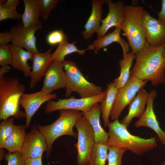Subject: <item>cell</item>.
Segmentation results:
<instances>
[{
	"label": "cell",
	"instance_id": "cell-23",
	"mask_svg": "<svg viewBox=\"0 0 165 165\" xmlns=\"http://www.w3.org/2000/svg\"><path fill=\"white\" fill-rule=\"evenodd\" d=\"M25 126L15 125L11 133L5 140L0 148L7 150L9 153L20 152L26 137Z\"/></svg>",
	"mask_w": 165,
	"mask_h": 165
},
{
	"label": "cell",
	"instance_id": "cell-10",
	"mask_svg": "<svg viewBox=\"0 0 165 165\" xmlns=\"http://www.w3.org/2000/svg\"><path fill=\"white\" fill-rule=\"evenodd\" d=\"M42 28V26L24 28L22 22L13 25L9 31L12 37V45L24 48L34 54L39 52L36 46L35 33Z\"/></svg>",
	"mask_w": 165,
	"mask_h": 165
},
{
	"label": "cell",
	"instance_id": "cell-22",
	"mask_svg": "<svg viewBox=\"0 0 165 165\" xmlns=\"http://www.w3.org/2000/svg\"><path fill=\"white\" fill-rule=\"evenodd\" d=\"M12 52L13 59L11 65L15 69L22 72L25 77L30 76L31 68L28 63L32 60L34 53L23 48L8 44Z\"/></svg>",
	"mask_w": 165,
	"mask_h": 165
},
{
	"label": "cell",
	"instance_id": "cell-17",
	"mask_svg": "<svg viewBox=\"0 0 165 165\" xmlns=\"http://www.w3.org/2000/svg\"><path fill=\"white\" fill-rule=\"evenodd\" d=\"M52 49L51 47L44 52H39L34 54L32 60V70L30 75L29 87L30 88H34L37 83L44 76L52 62Z\"/></svg>",
	"mask_w": 165,
	"mask_h": 165
},
{
	"label": "cell",
	"instance_id": "cell-39",
	"mask_svg": "<svg viewBox=\"0 0 165 165\" xmlns=\"http://www.w3.org/2000/svg\"><path fill=\"white\" fill-rule=\"evenodd\" d=\"M158 14V20L161 21L165 22V0H162L161 9Z\"/></svg>",
	"mask_w": 165,
	"mask_h": 165
},
{
	"label": "cell",
	"instance_id": "cell-36",
	"mask_svg": "<svg viewBox=\"0 0 165 165\" xmlns=\"http://www.w3.org/2000/svg\"><path fill=\"white\" fill-rule=\"evenodd\" d=\"M12 35L10 32L0 33V45H7L9 42H12Z\"/></svg>",
	"mask_w": 165,
	"mask_h": 165
},
{
	"label": "cell",
	"instance_id": "cell-1",
	"mask_svg": "<svg viewBox=\"0 0 165 165\" xmlns=\"http://www.w3.org/2000/svg\"><path fill=\"white\" fill-rule=\"evenodd\" d=\"M165 44L154 46L148 44L136 55V62L130 71V75L149 81L156 86L165 81V58L163 52Z\"/></svg>",
	"mask_w": 165,
	"mask_h": 165
},
{
	"label": "cell",
	"instance_id": "cell-25",
	"mask_svg": "<svg viewBox=\"0 0 165 165\" xmlns=\"http://www.w3.org/2000/svg\"><path fill=\"white\" fill-rule=\"evenodd\" d=\"M123 59H120L119 61L120 75L113 82L115 86L118 90L124 86L129 80L130 77V69L136 57V55L131 52L123 54Z\"/></svg>",
	"mask_w": 165,
	"mask_h": 165
},
{
	"label": "cell",
	"instance_id": "cell-18",
	"mask_svg": "<svg viewBox=\"0 0 165 165\" xmlns=\"http://www.w3.org/2000/svg\"><path fill=\"white\" fill-rule=\"evenodd\" d=\"M105 0H92L91 12L82 31L84 40L90 38L94 34L98 32L101 27L103 13L102 6Z\"/></svg>",
	"mask_w": 165,
	"mask_h": 165
},
{
	"label": "cell",
	"instance_id": "cell-41",
	"mask_svg": "<svg viewBox=\"0 0 165 165\" xmlns=\"http://www.w3.org/2000/svg\"><path fill=\"white\" fill-rule=\"evenodd\" d=\"M163 56L165 58V46L163 52Z\"/></svg>",
	"mask_w": 165,
	"mask_h": 165
},
{
	"label": "cell",
	"instance_id": "cell-19",
	"mask_svg": "<svg viewBox=\"0 0 165 165\" xmlns=\"http://www.w3.org/2000/svg\"><path fill=\"white\" fill-rule=\"evenodd\" d=\"M121 28L119 27H115L114 31L107 35H104L97 38L94 40L92 44L89 45L86 50H94V53L97 54L98 51L101 49L105 48L114 42H117L121 46L123 54L128 52L129 50V45L123 38L120 36Z\"/></svg>",
	"mask_w": 165,
	"mask_h": 165
},
{
	"label": "cell",
	"instance_id": "cell-9",
	"mask_svg": "<svg viewBox=\"0 0 165 165\" xmlns=\"http://www.w3.org/2000/svg\"><path fill=\"white\" fill-rule=\"evenodd\" d=\"M147 82L130 75L125 85L118 90L110 115L112 120L118 119L124 109L130 104L137 93L146 85Z\"/></svg>",
	"mask_w": 165,
	"mask_h": 165
},
{
	"label": "cell",
	"instance_id": "cell-14",
	"mask_svg": "<svg viewBox=\"0 0 165 165\" xmlns=\"http://www.w3.org/2000/svg\"><path fill=\"white\" fill-rule=\"evenodd\" d=\"M156 95V92L153 90L149 93L146 108L135 122L134 126L136 128L145 127L150 128L157 134L162 144L165 145V133L160 128L153 110V101Z\"/></svg>",
	"mask_w": 165,
	"mask_h": 165
},
{
	"label": "cell",
	"instance_id": "cell-5",
	"mask_svg": "<svg viewBox=\"0 0 165 165\" xmlns=\"http://www.w3.org/2000/svg\"><path fill=\"white\" fill-rule=\"evenodd\" d=\"M58 118L52 124L42 126L38 125L37 128L44 136L47 144V156L50 154L54 141L62 136L66 135L76 138L77 134L73 128L79 118L82 115L79 111L63 109L59 110Z\"/></svg>",
	"mask_w": 165,
	"mask_h": 165
},
{
	"label": "cell",
	"instance_id": "cell-38",
	"mask_svg": "<svg viewBox=\"0 0 165 165\" xmlns=\"http://www.w3.org/2000/svg\"><path fill=\"white\" fill-rule=\"evenodd\" d=\"M42 156L35 159H25L24 165H42Z\"/></svg>",
	"mask_w": 165,
	"mask_h": 165
},
{
	"label": "cell",
	"instance_id": "cell-13",
	"mask_svg": "<svg viewBox=\"0 0 165 165\" xmlns=\"http://www.w3.org/2000/svg\"><path fill=\"white\" fill-rule=\"evenodd\" d=\"M108 11L106 16L101 20V24L97 33V38L103 36L111 28L120 27L123 23L124 17V8L126 5L122 1L113 2L105 0Z\"/></svg>",
	"mask_w": 165,
	"mask_h": 165
},
{
	"label": "cell",
	"instance_id": "cell-7",
	"mask_svg": "<svg viewBox=\"0 0 165 165\" xmlns=\"http://www.w3.org/2000/svg\"><path fill=\"white\" fill-rule=\"evenodd\" d=\"M77 131L78 141L75 145L77 152L78 165L88 164L95 143L93 129L85 116L82 115L75 126Z\"/></svg>",
	"mask_w": 165,
	"mask_h": 165
},
{
	"label": "cell",
	"instance_id": "cell-34",
	"mask_svg": "<svg viewBox=\"0 0 165 165\" xmlns=\"http://www.w3.org/2000/svg\"><path fill=\"white\" fill-rule=\"evenodd\" d=\"M16 8H3L0 4V21L7 19H20L22 14L19 13Z\"/></svg>",
	"mask_w": 165,
	"mask_h": 165
},
{
	"label": "cell",
	"instance_id": "cell-2",
	"mask_svg": "<svg viewBox=\"0 0 165 165\" xmlns=\"http://www.w3.org/2000/svg\"><path fill=\"white\" fill-rule=\"evenodd\" d=\"M107 126L108 138L106 144L109 146L124 148L142 156L158 145L154 138L145 139L132 134L118 119L109 122Z\"/></svg>",
	"mask_w": 165,
	"mask_h": 165
},
{
	"label": "cell",
	"instance_id": "cell-8",
	"mask_svg": "<svg viewBox=\"0 0 165 165\" xmlns=\"http://www.w3.org/2000/svg\"><path fill=\"white\" fill-rule=\"evenodd\" d=\"M106 91L93 97L79 99L72 97L69 98L58 99L56 101L50 100L47 102L44 107L46 113H49L57 110L71 109L87 112L95 104L102 101L106 95Z\"/></svg>",
	"mask_w": 165,
	"mask_h": 165
},
{
	"label": "cell",
	"instance_id": "cell-42",
	"mask_svg": "<svg viewBox=\"0 0 165 165\" xmlns=\"http://www.w3.org/2000/svg\"><path fill=\"white\" fill-rule=\"evenodd\" d=\"M161 165H165V160L162 162Z\"/></svg>",
	"mask_w": 165,
	"mask_h": 165
},
{
	"label": "cell",
	"instance_id": "cell-26",
	"mask_svg": "<svg viewBox=\"0 0 165 165\" xmlns=\"http://www.w3.org/2000/svg\"><path fill=\"white\" fill-rule=\"evenodd\" d=\"M106 95L101 102V112L105 126H107L109 119L114 104L118 90L116 88L113 82L107 84Z\"/></svg>",
	"mask_w": 165,
	"mask_h": 165
},
{
	"label": "cell",
	"instance_id": "cell-30",
	"mask_svg": "<svg viewBox=\"0 0 165 165\" xmlns=\"http://www.w3.org/2000/svg\"><path fill=\"white\" fill-rule=\"evenodd\" d=\"M127 150L123 148L109 146L108 165H122L123 156Z\"/></svg>",
	"mask_w": 165,
	"mask_h": 165
},
{
	"label": "cell",
	"instance_id": "cell-11",
	"mask_svg": "<svg viewBox=\"0 0 165 165\" xmlns=\"http://www.w3.org/2000/svg\"><path fill=\"white\" fill-rule=\"evenodd\" d=\"M46 140L37 127L34 126L28 133L20 152L25 159H35L47 150Z\"/></svg>",
	"mask_w": 165,
	"mask_h": 165
},
{
	"label": "cell",
	"instance_id": "cell-12",
	"mask_svg": "<svg viewBox=\"0 0 165 165\" xmlns=\"http://www.w3.org/2000/svg\"><path fill=\"white\" fill-rule=\"evenodd\" d=\"M56 97V94H48L42 90L33 93L23 94L20 100L19 105L25 111L26 128L29 127L32 117L41 105Z\"/></svg>",
	"mask_w": 165,
	"mask_h": 165
},
{
	"label": "cell",
	"instance_id": "cell-37",
	"mask_svg": "<svg viewBox=\"0 0 165 165\" xmlns=\"http://www.w3.org/2000/svg\"><path fill=\"white\" fill-rule=\"evenodd\" d=\"M20 0H8L5 3H0L4 8H16L20 3Z\"/></svg>",
	"mask_w": 165,
	"mask_h": 165
},
{
	"label": "cell",
	"instance_id": "cell-20",
	"mask_svg": "<svg viewBox=\"0 0 165 165\" xmlns=\"http://www.w3.org/2000/svg\"><path fill=\"white\" fill-rule=\"evenodd\" d=\"M91 125L94 131L95 142L106 143L108 135L101 125L100 117L101 116L100 105L99 103L94 105L89 111L82 112Z\"/></svg>",
	"mask_w": 165,
	"mask_h": 165
},
{
	"label": "cell",
	"instance_id": "cell-16",
	"mask_svg": "<svg viewBox=\"0 0 165 165\" xmlns=\"http://www.w3.org/2000/svg\"><path fill=\"white\" fill-rule=\"evenodd\" d=\"M62 62L52 61L44 75L41 90L51 94L55 90L66 87V76Z\"/></svg>",
	"mask_w": 165,
	"mask_h": 165
},
{
	"label": "cell",
	"instance_id": "cell-4",
	"mask_svg": "<svg viewBox=\"0 0 165 165\" xmlns=\"http://www.w3.org/2000/svg\"><path fill=\"white\" fill-rule=\"evenodd\" d=\"M145 10L141 6L126 5L122 30L128 40L131 52L139 53L148 44L145 38L144 22Z\"/></svg>",
	"mask_w": 165,
	"mask_h": 165
},
{
	"label": "cell",
	"instance_id": "cell-33",
	"mask_svg": "<svg viewBox=\"0 0 165 165\" xmlns=\"http://www.w3.org/2000/svg\"><path fill=\"white\" fill-rule=\"evenodd\" d=\"M12 59V52L9 45H0V66L11 65Z\"/></svg>",
	"mask_w": 165,
	"mask_h": 165
},
{
	"label": "cell",
	"instance_id": "cell-35",
	"mask_svg": "<svg viewBox=\"0 0 165 165\" xmlns=\"http://www.w3.org/2000/svg\"><path fill=\"white\" fill-rule=\"evenodd\" d=\"M7 165H24L25 158L20 152L8 153L5 155Z\"/></svg>",
	"mask_w": 165,
	"mask_h": 165
},
{
	"label": "cell",
	"instance_id": "cell-21",
	"mask_svg": "<svg viewBox=\"0 0 165 165\" xmlns=\"http://www.w3.org/2000/svg\"><path fill=\"white\" fill-rule=\"evenodd\" d=\"M149 94L143 88H141L130 104L128 114L120 122L127 128L134 118H140L144 112Z\"/></svg>",
	"mask_w": 165,
	"mask_h": 165
},
{
	"label": "cell",
	"instance_id": "cell-29",
	"mask_svg": "<svg viewBox=\"0 0 165 165\" xmlns=\"http://www.w3.org/2000/svg\"><path fill=\"white\" fill-rule=\"evenodd\" d=\"M40 16L44 21L46 20L51 11L56 8L59 2L58 0H38Z\"/></svg>",
	"mask_w": 165,
	"mask_h": 165
},
{
	"label": "cell",
	"instance_id": "cell-6",
	"mask_svg": "<svg viewBox=\"0 0 165 165\" xmlns=\"http://www.w3.org/2000/svg\"><path fill=\"white\" fill-rule=\"evenodd\" d=\"M66 76L65 96L68 97L74 92L81 98L90 97L102 92L101 86L88 81L84 76L77 64L70 60L62 62Z\"/></svg>",
	"mask_w": 165,
	"mask_h": 165
},
{
	"label": "cell",
	"instance_id": "cell-3",
	"mask_svg": "<svg viewBox=\"0 0 165 165\" xmlns=\"http://www.w3.org/2000/svg\"><path fill=\"white\" fill-rule=\"evenodd\" d=\"M25 89L16 77L4 76L0 79V120L11 116L16 119L26 118L25 113L20 110L19 105Z\"/></svg>",
	"mask_w": 165,
	"mask_h": 165
},
{
	"label": "cell",
	"instance_id": "cell-15",
	"mask_svg": "<svg viewBox=\"0 0 165 165\" xmlns=\"http://www.w3.org/2000/svg\"><path fill=\"white\" fill-rule=\"evenodd\" d=\"M144 22L147 43L154 46L165 44V22L154 18L145 10Z\"/></svg>",
	"mask_w": 165,
	"mask_h": 165
},
{
	"label": "cell",
	"instance_id": "cell-31",
	"mask_svg": "<svg viewBox=\"0 0 165 165\" xmlns=\"http://www.w3.org/2000/svg\"><path fill=\"white\" fill-rule=\"evenodd\" d=\"M14 118L2 120L0 123V146L12 132L15 125Z\"/></svg>",
	"mask_w": 165,
	"mask_h": 165
},
{
	"label": "cell",
	"instance_id": "cell-28",
	"mask_svg": "<svg viewBox=\"0 0 165 165\" xmlns=\"http://www.w3.org/2000/svg\"><path fill=\"white\" fill-rule=\"evenodd\" d=\"M109 146L106 143H95L89 161V165H105Z\"/></svg>",
	"mask_w": 165,
	"mask_h": 165
},
{
	"label": "cell",
	"instance_id": "cell-32",
	"mask_svg": "<svg viewBox=\"0 0 165 165\" xmlns=\"http://www.w3.org/2000/svg\"><path fill=\"white\" fill-rule=\"evenodd\" d=\"M68 40L67 36L63 31L56 30L49 33L46 38L47 43L50 46H54Z\"/></svg>",
	"mask_w": 165,
	"mask_h": 165
},
{
	"label": "cell",
	"instance_id": "cell-40",
	"mask_svg": "<svg viewBox=\"0 0 165 165\" xmlns=\"http://www.w3.org/2000/svg\"><path fill=\"white\" fill-rule=\"evenodd\" d=\"M10 69V67L9 65L1 67L0 68V79H1L6 73L9 72Z\"/></svg>",
	"mask_w": 165,
	"mask_h": 165
},
{
	"label": "cell",
	"instance_id": "cell-43",
	"mask_svg": "<svg viewBox=\"0 0 165 165\" xmlns=\"http://www.w3.org/2000/svg\"><path fill=\"white\" fill-rule=\"evenodd\" d=\"M164 132H165V131Z\"/></svg>",
	"mask_w": 165,
	"mask_h": 165
},
{
	"label": "cell",
	"instance_id": "cell-27",
	"mask_svg": "<svg viewBox=\"0 0 165 165\" xmlns=\"http://www.w3.org/2000/svg\"><path fill=\"white\" fill-rule=\"evenodd\" d=\"M75 41L69 43L67 41L58 45L55 50L52 54V61L62 62L65 60V57L66 56L74 53H78L80 55L85 54L86 50L78 49L75 46Z\"/></svg>",
	"mask_w": 165,
	"mask_h": 165
},
{
	"label": "cell",
	"instance_id": "cell-24",
	"mask_svg": "<svg viewBox=\"0 0 165 165\" xmlns=\"http://www.w3.org/2000/svg\"><path fill=\"white\" fill-rule=\"evenodd\" d=\"M24 10L22 15V23L24 28L42 26L39 20L40 13L38 0H23Z\"/></svg>",
	"mask_w": 165,
	"mask_h": 165
}]
</instances>
